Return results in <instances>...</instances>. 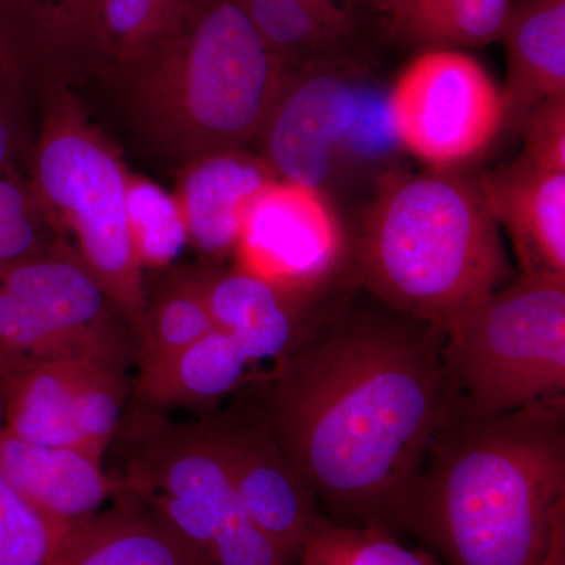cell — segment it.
Instances as JSON below:
<instances>
[{"instance_id":"obj_1","label":"cell","mask_w":565,"mask_h":565,"mask_svg":"<svg viewBox=\"0 0 565 565\" xmlns=\"http://www.w3.org/2000/svg\"><path fill=\"white\" fill-rule=\"evenodd\" d=\"M366 296L322 300L291 348L244 385L327 519L397 535L459 397L444 330Z\"/></svg>"},{"instance_id":"obj_2","label":"cell","mask_w":565,"mask_h":565,"mask_svg":"<svg viewBox=\"0 0 565 565\" xmlns=\"http://www.w3.org/2000/svg\"><path fill=\"white\" fill-rule=\"evenodd\" d=\"M405 533L448 565H545L565 534V397L459 408L430 445Z\"/></svg>"},{"instance_id":"obj_3","label":"cell","mask_w":565,"mask_h":565,"mask_svg":"<svg viewBox=\"0 0 565 565\" xmlns=\"http://www.w3.org/2000/svg\"><path fill=\"white\" fill-rule=\"evenodd\" d=\"M498 226L475 178L459 170L385 174L353 243V285L445 332L508 285Z\"/></svg>"},{"instance_id":"obj_4","label":"cell","mask_w":565,"mask_h":565,"mask_svg":"<svg viewBox=\"0 0 565 565\" xmlns=\"http://www.w3.org/2000/svg\"><path fill=\"white\" fill-rule=\"evenodd\" d=\"M239 0H188L177 22L118 76L156 145L189 162L258 137L288 74Z\"/></svg>"},{"instance_id":"obj_5","label":"cell","mask_w":565,"mask_h":565,"mask_svg":"<svg viewBox=\"0 0 565 565\" xmlns=\"http://www.w3.org/2000/svg\"><path fill=\"white\" fill-rule=\"evenodd\" d=\"M115 440L121 492L147 505L214 565H291L252 522L210 423L132 404ZM114 440V441H115Z\"/></svg>"},{"instance_id":"obj_6","label":"cell","mask_w":565,"mask_h":565,"mask_svg":"<svg viewBox=\"0 0 565 565\" xmlns=\"http://www.w3.org/2000/svg\"><path fill=\"white\" fill-rule=\"evenodd\" d=\"M128 178L79 103L52 92L33 156V195L47 222L76 237L82 262L137 330L148 299L129 232Z\"/></svg>"},{"instance_id":"obj_7","label":"cell","mask_w":565,"mask_h":565,"mask_svg":"<svg viewBox=\"0 0 565 565\" xmlns=\"http://www.w3.org/2000/svg\"><path fill=\"white\" fill-rule=\"evenodd\" d=\"M444 363L465 414L565 397V281L520 275L445 330Z\"/></svg>"},{"instance_id":"obj_8","label":"cell","mask_w":565,"mask_h":565,"mask_svg":"<svg viewBox=\"0 0 565 565\" xmlns=\"http://www.w3.org/2000/svg\"><path fill=\"white\" fill-rule=\"evenodd\" d=\"M63 360L128 374L137 334L79 253L54 241L0 270V381Z\"/></svg>"},{"instance_id":"obj_9","label":"cell","mask_w":565,"mask_h":565,"mask_svg":"<svg viewBox=\"0 0 565 565\" xmlns=\"http://www.w3.org/2000/svg\"><path fill=\"white\" fill-rule=\"evenodd\" d=\"M258 137L278 180L322 192L345 159L399 147L352 52L288 71Z\"/></svg>"},{"instance_id":"obj_10","label":"cell","mask_w":565,"mask_h":565,"mask_svg":"<svg viewBox=\"0 0 565 565\" xmlns=\"http://www.w3.org/2000/svg\"><path fill=\"white\" fill-rule=\"evenodd\" d=\"M394 140L430 169L459 170L505 125L503 92L489 71L459 50H424L386 95Z\"/></svg>"},{"instance_id":"obj_11","label":"cell","mask_w":565,"mask_h":565,"mask_svg":"<svg viewBox=\"0 0 565 565\" xmlns=\"http://www.w3.org/2000/svg\"><path fill=\"white\" fill-rule=\"evenodd\" d=\"M128 374L92 362L36 364L0 381V426L31 444L103 462L131 397Z\"/></svg>"},{"instance_id":"obj_12","label":"cell","mask_w":565,"mask_h":565,"mask_svg":"<svg viewBox=\"0 0 565 565\" xmlns=\"http://www.w3.org/2000/svg\"><path fill=\"white\" fill-rule=\"evenodd\" d=\"M225 407L204 418L245 512L256 527L288 559L299 563L305 544L321 519L315 493L308 489L282 451L269 419L243 385Z\"/></svg>"},{"instance_id":"obj_13","label":"cell","mask_w":565,"mask_h":565,"mask_svg":"<svg viewBox=\"0 0 565 565\" xmlns=\"http://www.w3.org/2000/svg\"><path fill=\"white\" fill-rule=\"evenodd\" d=\"M241 269L292 291H323L343 262L345 237L326 192L285 180L267 184L245 211Z\"/></svg>"},{"instance_id":"obj_14","label":"cell","mask_w":565,"mask_h":565,"mask_svg":"<svg viewBox=\"0 0 565 565\" xmlns=\"http://www.w3.org/2000/svg\"><path fill=\"white\" fill-rule=\"evenodd\" d=\"M523 275L565 281V172L516 161L475 178Z\"/></svg>"},{"instance_id":"obj_15","label":"cell","mask_w":565,"mask_h":565,"mask_svg":"<svg viewBox=\"0 0 565 565\" xmlns=\"http://www.w3.org/2000/svg\"><path fill=\"white\" fill-rule=\"evenodd\" d=\"M199 274L212 326L228 334L253 366L288 351L322 302L323 291H292L241 267Z\"/></svg>"},{"instance_id":"obj_16","label":"cell","mask_w":565,"mask_h":565,"mask_svg":"<svg viewBox=\"0 0 565 565\" xmlns=\"http://www.w3.org/2000/svg\"><path fill=\"white\" fill-rule=\"evenodd\" d=\"M0 470L17 492L63 534L121 492L103 462L85 452L21 440L0 426Z\"/></svg>"},{"instance_id":"obj_17","label":"cell","mask_w":565,"mask_h":565,"mask_svg":"<svg viewBox=\"0 0 565 565\" xmlns=\"http://www.w3.org/2000/svg\"><path fill=\"white\" fill-rule=\"evenodd\" d=\"M95 0H0V70L17 90L87 68L85 36Z\"/></svg>"},{"instance_id":"obj_18","label":"cell","mask_w":565,"mask_h":565,"mask_svg":"<svg viewBox=\"0 0 565 565\" xmlns=\"http://www.w3.org/2000/svg\"><path fill=\"white\" fill-rule=\"evenodd\" d=\"M275 180L267 162L244 148L210 152L189 161L174 195L189 241L212 258L228 255L236 248L245 211Z\"/></svg>"},{"instance_id":"obj_19","label":"cell","mask_w":565,"mask_h":565,"mask_svg":"<svg viewBox=\"0 0 565 565\" xmlns=\"http://www.w3.org/2000/svg\"><path fill=\"white\" fill-rule=\"evenodd\" d=\"M50 565H214L199 546L126 493L71 527Z\"/></svg>"},{"instance_id":"obj_20","label":"cell","mask_w":565,"mask_h":565,"mask_svg":"<svg viewBox=\"0 0 565 565\" xmlns=\"http://www.w3.org/2000/svg\"><path fill=\"white\" fill-rule=\"evenodd\" d=\"M500 40L505 125L520 131L535 107L565 96V0H512Z\"/></svg>"},{"instance_id":"obj_21","label":"cell","mask_w":565,"mask_h":565,"mask_svg":"<svg viewBox=\"0 0 565 565\" xmlns=\"http://www.w3.org/2000/svg\"><path fill=\"white\" fill-rule=\"evenodd\" d=\"M256 367L228 334L212 330L166 362L140 367L132 404L214 414L248 381Z\"/></svg>"},{"instance_id":"obj_22","label":"cell","mask_w":565,"mask_h":565,"mask_svg":"<svg viewBox=\"0 0 565 565\" xmlns=\"http://www.w3.org/2000/svg\"><path fill=\"white\" fill-rule=\"evenodd\" d=\"M256 31L289 71L352 52L359 0H239Z\"/></svg>"},{"instance_id":"obj_23","label":"cell","mask_w":565,"mask_h":565,"mask_svg":"<svg viewBox=\"0 0 565 565\" xmlns=\"http://www.w3.org/2000/svg\"><path fill=\"white\" fill-rule=\"evenodd\" d=\"M188 0H95L85 36L87 68L118 74L172 29Z\"/></svg>"},{"instance_id":"obj_24","label":"cell","mask_w":565,"mask_h":565,"mask_svg":"<svg viewBox=\"0 0 565 565\" xmlns=\"http://www.w3.org/2000/svg\"><path fill=\"white\" fill-rule=\"evenodd\" d=\"M512 0H411L388 31L422 50H467L501 39Z\"/></svg>"},{"instance_id":"obj_25","label":"cell","mask_w":565,"mask_h":565,"mask_svg":"<svg viewBox=\"0 0 565 565\" xmlns=\"http://www.w3.org/2000/svg\"><path fill=\"white\" fill-rule=\"evenodd\" d=\"M214 330L200 274L178 278L147 303L137 327V370L166 362Z\"/></svg>"},{"instance_id":"obj_26","label":"cell","mask_w":565,"mask_h":565,"mask_svg":"<svg viewBox=\"0 0 565 565\" xmlns=\"http://www.w3.org/2000/svg\"><path fill=\"white\" fill-rule=\"evenodd\" d=\"M129 232L143 267H166L189 243L177 196L147 178L129 174L126 193Z\"/></svg>"},{"instance_id":"obj_27","label":"cell","mask_w":565,"mask_h":565,"mask_svg":"<svg viewBox=\"0 0 565 565\" xmlns=\"http://www.w3.org/2000/svg\"><path fill=\"white\" fill-rule=\"evenodd\" d=\"M297 565H441L429 553L412 550L396 535L373 527L341 526L322 515Z\"/></svg>"},{"instance_id":"obj_28","label":"cell","mask_w":565,"mask_h":565,"mask_svg":"<svg viewBox=\"0 0 565 565\" xmlns=\"http://www.w3.org/2000/svg\"><path fill=\"white\" fill-rule=\"evenodd\" d=\"M62 537L0 470V565H50Z\"/></svg>"},{"instance_id":"obj_29","label":"cell","mask_w":565,"mask_h":565,"mask_svg":"<svg viewBox=\"0 0 565 565\" xmlns=\"http://www.w3.org/2000/svg\"><path fill=\"white\" fill-rule=\"evenodd\" d=\"M50 226L31 185L0 174V270L54 243Z\"/></svg>"},{"instance_id":"obj_30","label":"cell","mask_w":565,"mask_h":565,"mask_svg":"<svg viewBox=\"0 0 565 565\" xmlns=\"http://www.w3.org/2000/svg\"><path fill=\"white\" fill-rule=\"evenodd\" d=\"M523 158L542 169L565 172V96L535 107L523 121Z\"/></svg>"},{"instance_id":"obj_31","label":"cell","mask_w":565,"mask_h":565,"mask_svg":"<svg viewBox=\"0 0 565 565\" xmlns=\"http://www.w3.org/2000/svg\"><path fill=\"white\" fill-rule=\"evenodd\" d=\"M17 88L0 70V174L7 173L18 151V125L14 115Z\"/></svg>"},{"instance_id":"obj_32","label":"cell","mask_w":565,"mask_h":565,"mask_svg":"<svg viewBox=\"0 0 565 565\" xmlns=\"http://www.w3.org/2000/svg\"><path fill=\"white\" fill-rule=\"evenodd\" d=\"M359 2H364L373 7L379 13L384 14L386 22H388L392 18L396 17L411 0H359Z\"/></svg>"},{"instance_id":"obj_33","label":"cell","mask_w":565,"mask_h":565,"mask_svg":"<svg viewBox=\"0 0 565 565\" xmlns=\"http://www.w3.org/2000/svg\"><path fill=\"white\" fill-rule=\"evenodd\" d=\"M545 565H565V534L559 535Z\"/></svg>"}]
</instances>
